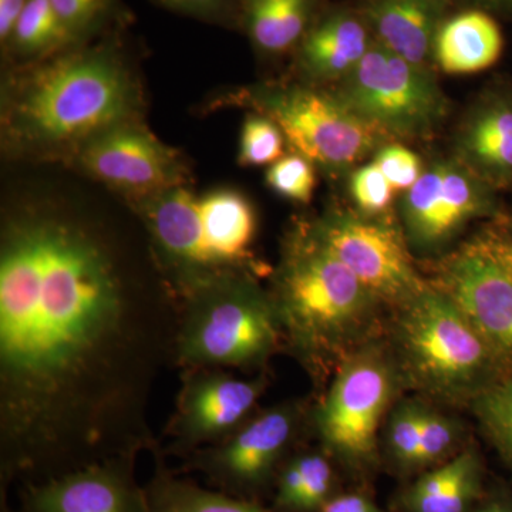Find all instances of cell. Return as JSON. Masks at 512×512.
Segmentation results:
<instances>
[{
  "mask_svg": "<svg viewBox=\"0 0 512 512\" xmlns=\"http://www.w3.org/2000/svg\"><path fill=\"white\" fill-rule=\"evenodd\" d=\"M394 340L404 376L427 393L474 399L494 383L500 353L437 286L399 306Z\"/></svg>",
  "mask_w": 512,
  "mask_h": 512,
  "instance_id": "obj_5",
  "label": "cell"
},
{
  "mask_svg": "<svg viewBox=\"0 0 512 512\" xmlns=\"http://www.w3.org/2000/svg\"><path fill=\"white\" fill-rule=\"evenodd\" d=\"M76 153L84 173L128 201L187 183L183 158L137 120L107 128Z\"/></svg>",
  "mask_w": 512,
  "mask_h": 512,
  "instance_id": "obj_13",
  "label": "cell"
},
{
  "mask_svg": "<svg viewBox=\"0 0 512 512\" xmlns=\"http://www.w3.org/2000/svg\"><path fill=\"white\" fill-rule=\"evenodd\" d=\"M57 18L76 45L123 19L119 0H50Z\"/></svg>",
  "mask_w": 512,
  "mask_h": 512,
  "instance_id": "obj_27",
  "label": "cell"
},
{
  "mask_svg": "<svg viewBox=\"0 0 512 512\" xmlns=\"http://www.w3.org/2000/svg\"><path fill=\"white\" fill-rule=\"evenodd\" d=\"M156 470L146 487L150 512H272L258 501L207 490L175 476L156 453Z\"/></svg>",
  "mask_w": 512,
  "mask_h": 512,
  "instance_id": "obj_24",
  "label": "cell"
},
{
  "mask_svg": "<svg viewBox=\"0 0 512 512\" xmlns=\"http://www.w3.org/2000/svg\"><path fill=\"white\" fill-rule=\"evenodd\" d=\"M266 184L286 200L308 204L316 187L315 165L301 154H285L269 165Z\"/></svg>",
  "mask_w": 512,
  "mask_h": 512,
  "instance_id": "obj_31",
  "label": "cell"
},
{
  "mask_svg": "<svg viewBox=\"0 0 512 512\" xmlns=\"http://www.w3.org/2000/svg\"><path fill=\"white\" fill-rule=\"evenodd\" d=\"M474 410L485 433L512 470V376L495 380L474 397Z\"/></svg>",
  "mask_w": 512,
  "mask_h": 512,
  "instance_id": "obj_28",
  "label": "cell"
},
{
  "mask_svg": "<svg viewBox=\"0 0 512 512\" xmlns=\"http://www.w3.org/2000/svg\"><path fill=\"white\" fill-rule=\"evenodd\" d=\"M251 101L259 113L278 124L293 153L330 173L355 167L389 143L335 93L305 86H265L255 90Z\"/></svg>",
  "mask_w": 512,
  "mask_h": 512,
  "instance_id": "obj_9",
  "label": "cell"
},
{
  "mask_svg": "<svg viewBox=\"0 0 512 512\" xmlns=\"http://www.w3.org/2000/svg\"><path fill=\"white\" fill-rule=\"evenodd\" d=\"M424 404L406 400L397 404L387 424V453L394 471L403 476L416 474Z\"/></svg>",
  "mask_w": 512,
  "mask_h": 512,
  "instance_id": "obj_26",
  "label": "cell"
},
{
  "mask_svg": "<svg viewBox=\"0 0 512 512\" xmlns=\"http://www.w3.org/2000/svg\"><path fill=\"white\" fill-rule=\"evenodd\" d=\"M5 104L9 140L52 154L77 151L107 128L136 120L140 94L119 50L106 42L53 56L22 77Z\"/></svg>",
  "mask_w": 512,
  "mask_h": 512,
  "instance_id": "obj_2",
  "label": "cell"
},
{
  "mask_svg": "<svg viewBox=\"0 0 512 512\" xmlns=\"http://www.w3.org/2000/svg\"><path fill=\"white\" fill-rule=\"evenodd\" d=\"M319 512H383L365 491L338 493Z\"/></svg>",
  "mask_w": 512,
  "mask_h": 512,
  "instance_id": "obj_35",
  "label": "cell"
},
{
  "mask_svg": "<svg viewBox=\"0 0 512 512\" xmlns=\"http://www.w3.org/2000/svg\"><path fill=\"white\" fill-rule=\"evenodd\" d=\"M28 0H0V43L3 49L8 45L20 13Z\"/></svg>",
  "mask_w": 512,
  "mask_h": 512,
  "instance_id": "obj_36",
  "label": "cell"
},
{
  "mask_svg": "<svg viewBox=\"0 0 512 512\" xmlns=\"http://www.w3.org/2000/svg\"><path fill=\"white\" fill-rule=\"evenodd\" d=\"M468 5L478 9L498 10V12L512 13V0H463Z\"/></svg>",
  "mask_w": 512,
  "mask_h": 512,
  "instance_id": "obj_38",
  "label": "cell"
},
{
  "mask_svg": "<svg viewBox=\"0 0 512 512\" xmlns=\"http://www.w3.org/2000/svg\"><path fill=\"white\" fill-rule=\"evenodd\" d=\"M484 498V468L474 448L419 474L394 497L396 512H470Z\"/></svg>",
  "mask_w": 512,
  "mask_h": 512,
  "instance_id": "obj_20",
  "label": "cell"
},
{
  "mask_svg": "<svg viewBox=\"0 0 512 512\" xmlns=\"http://www.w3.org/2000/svg\"><path fill=\"white\" fill-rule=\"evenodd\" d=\"M306 229L380 302L399 308L426 286L414 269L403 232L380 217L332 210Z\"/></svg>",
  "mask_w": 512,
  "mask_h": 512,
  "instance_id": "obj_11",
  "label": "cell"
},
{
  "mask_svg": "<svg viewBox=\"0 0 512 512\" xmlns=\"http://www.w3.org/2000/svg\"><path fill=\"white\" fill-rule=\"evenodd\" d=\"M392 185L375 163L362 165L350 177V195L360 214L380 217L393 200Z\"/></svg>",
  "mask_w": 512,
  "mask_h": 512,
  "instance_id": "obj_32",
  "label": "cell"
},
{
  "mask_svg": "<svg viewBox=\"0 0 512 512\" xmlns=\"http://www.w3.org/2000/svg\"><path fill=\"white\" fill-rule=\"evenodd\" d=\"M185 376L170 433L174 450L184 454L237 430L266 387L264 377L239 379L222 369H190Z\"/></svg>",
  "mask_w": 512,
  "mask_h": 512,
  "instance_id": "obj_15",
  "label": "cell"
},
{
  "mask_svg": "<svg viewBox=\"0 0 512 512\" xmlns=\"http://www.w3.org/2000/svg\"><path fill=\"white\" fill-rule=\"evenodd\" d=\"M281 333L272 295L249 272L227 276L180 299L177 365L256 367L278 348Z\"/></svg>",
  "mask_w": 512,
  "mask_h": 512,
  "instance_id": "obj_6",
  "label": "cell"
},
{
  "mask_svg": "<svg viewBox=\"0 0 512 512\" xmlns=\"http://www.w3.org/2000/svg\"><path fill=\"white\" fill-rule=\"evenodd\" d=\"M180 301L144 295L99 229L28 208L0 241V478L37 483L154 448L148 403L177 365Z\"/></svg>",
  "mask_w": 512,
  "mask_h": 512,
  "instance_id": "obj_1",
  "label": "cell"
},
{
  "mask_svg": "<svg viewBox=\"0 0 512 512\" xmlns=\"http://www.w3.org/2000/svg\"><path fill=\"white\" fill-rule=\"evenodd\" d=\"M373 163L380 168L394 191L410 190L424 170L419 156L399 143H386L380 147Z\"/></svg>",
  "mask_w": 512,
  "mask_h": 512,
  "instance_id": "obj_33",
  "label": "cell"
},
{
  "mask_svg": "<svg viewBox=\"0 0 512 512\" xmlns=\"http://www.w3.org/2000/svg\"><path fill=\"white\" fill-rule=\"evenodd\" d=\"M450 0H367L365 18L377 42L409 62L429 66Z\"/></svg>",
  "mask_w": 512,
  "mask_h": 512,
  "instance_id": "obj_19",
  "label": "cell"
},
{
  "mask_svg": "<svg viewBox=\"0 0 512 512\" xmlns=\"http://www.w3.org/2000/svg\"><path fill=\"white\" fill-rule=\"evenodd\" d=\"M500 26L481 9L444 20L433 47V62L448 74H471L493 66L503 52Z\"/></svg>",
  "mask_w": 512,
  "mask_h": 512,
  "instance_id": "obj_21",
  "label": "cell"
},
{
  "mask_svg": "<svg viewBox=\"0 0 512 512\" xmlns=\"http://www.w3.org/2000/svg\"><path fill=\"white\" fill-rule=\"evenodd\" d=\"M494 248L497 249L498 254H500L501 258L507 262L508 265L512 268V231L511 237L508 241L503 242H493Z\"/></svg>",
  "mask_w": 512,
  "mask_h": 512,
  "instance_id": "obj_39",
  "label": "cell"
},
{
  "mask_svg": "<svg viewBox=\"0 0 512 512\" xmlns=\"http://www.w3.org/2000/svg\"><path fill=\"white\" fill-rule=\"evenodd\" d=\"M285 136L265 114L248 116L239 137L238 163L242 167L272 165L285 156Z\"/></svg>",
  "mask_w": 512,
  "mask_h": 512,
  "instance_id": "obj_29",
  "label": "cell"
},
{
  "mask_svg": "<svg viewBox=\"0 0 512 512\" xmlns=\"http://www.w3.org/2000/svg\"><path fill=\"white\" fill-rule=\"evenodd\" d=\"M298 424L295 404L271 407L245 420L225 439L192 451L187 468L200 471L222 493L256 501L275 485Z\"/></svg>",
  "mask_w": 512,
  "mask_h": 512,
  "instance_id": "obj_12",
  "label": "cell"
},
{
  "mask_svg": "<svg viewBox=\"0 0 512 512\" xmlns=\"http://www.w3.org/2000/svg\"><path fill=\"white\" fill-rule=\"evenodd\" d=\"M161 8L221 26H241V0H151Z\"/></svg>",
  "mask_w": 512,
  "mask_h": 512,
  "instance_id": "obj_34",
  "label": "cell"
},
{
  "mask_svg": "<svg viewBox=\"0 0 512 512\" xmlns=\"http://www.w3.org/2000/svg\"><path fill=\"white\" fill-rule=\"evenodd\" d=\"M460 437L461 429L456 420L424 407L423 429L416 458L417 476L456 456Z\"/></svg>",
  "mask_w": 512,
  "mask_h": 512,
  "instance_id": "obj_30",
  "label": "cell"
},
{
  "mask_svg": "<svg viewBox=\"0 0 512 512\" xmlns=\"http://www.w3.org/2000/svg\"><path fill=\"white\" fill-rule=\"evenodd\" d=\"M387 138H426L446 119L448 101L429 66L409 62L373 40L335 92Z\"/></svg>",
  "mask_w": 512,
  "mask_h": 512,
  "instance_id": "obj_8",
  "label": "cell"
},
{
  "mask_svg": "<svg viewBox=\"0 0 512 512\" xmlns=\"http://www.w3.org/2000/svg\"><path fill=\"white\" fill-rule=\"evenodd\" d=\"M470 512H512V501L504 497L483 498Z\"/></svg>",
  "mask_w": 512,
  "mask_h": 512,
  "instance_id": "obj_37",
  "label": "cell"
},
{
  "mask_svg": "<svg viewBox=\"0 0 512 512\" xmlns=\"http://www.w3.org/2000/svg\"><path fill=\"white\" fill-rule=\"evenodd\" d=\"M76 46L50 0H28L5 49L23 59H45Z\"/></svg>",
  "mask_w": 512,
  "mask_h": 512,
  "instance_id": "obj_25",
  "label": "cell"
},
{
  "mask_svg": "<svg viewBox=\"0 0 512 512\" xmlns=\"http://www.w3.org/2000/svg\"><path fill=\"white\" fill-rule=\"evenodd\" d=\"M399 208L410 251L439 255L471 222L493 214L494 188L456 157L439 158L403 192Z\"/></svg>",
  "mask_w": 512,
  "mask_h": 512,
  "instance_id": "obj_10",
  "label": "cell"
},
{
  "mask_svg": "<svg viewBox=\"0 0 512 512\" xmlns=\"http://www.w3.org/2000/svg\"><path fill=\"white\" fill-rule=\"evenodd\" d=\"M318 6L319 0H241V26L256 52L285 55L318 18Z\"/></svg>",
  "mask_w": 512,
  "mask_h": 512,
  "instance_id": "obj_22",
  "label": "cell"
},
{
  "mask_svg": "<svg viewBox=\"0 0 512 512\" xmlns=\"http://www.w3.org/2000/svg\"><path fill=\"white\" fill-rule=\"evenodd\" d=\"M130 204L178 301L218 279L247 274L258 217L241 191L221 187L197 194L178 185Z\"/></svg>",
  "mask_w": 512,
  "mask_h": 512,
  "instance_id": "obj_3",
  "label": "cell"
},
{
  "mask_svg": "<svg viewBox=\"0 0 512 512\" xmlns=\"http://www.w3.org/2000/svg\"><path fill=\"white\" fill-rule=\"evenodd\" d=\"M271 295L282 333L313 370L353 349L380 302L306 228L289 241Z\"/></svg>",
  "mask_w": 512,
  "mask_h": 512,
  "instance_id": "obj_4",
  "label": "cell"
},
{
  "mask_svg": "<svg viewBox=\"0 0 512 512\" xmlns=\"http://www.w3.org/2000/svg\"><path fill=\"white\" fill-rule=\"evenodd\" d=\"M369 30L365 18L352 10L319 15L296 47L299 70L312 83L342 82L372 46Z\"/></svg>",
  "mask_w": 512,
  "mask_h": 512,
  "instance_id": "obj_18",
  "label": "cell"
},
{
  "mask_svg": "<svg viewBox=\"0 0 512 512\" xmlns=\"http://www.w3.org/2000/svg\"><path fill=\"white\" fill-rule=\"evenodd\" d=\"M332 458L323 451L296 454L285 461L275 481L276 512H319L338 491Z\"/></svg>",
  "mask_w": 512,
  "mask_h": 512,
  "instance_id": "obj_23",
  "label": "cell"
},
{
  "mask_svg": "<svg viewBox=\"0 0 512 512\" xmlns=\"http://www.w3.org/2000/svg\"><path fill=\"white\" fill-rule=\"evenodd\" d=\"M136 457H116L22 485L18 507L3 512H150L134 477Z\"/></svg>",
  "mask_w": 512,
  "mask_h": 512,
  "instance_id": "obj_16",
  "label": "cell"
},
{
  "mask_svg": "<svg viewBox=\"0 0 512 512\" xmlns=\"http://www.w3.org/2000/svg\"><path fill=\"white\" fill-rule=\"evenodd\" d=\"M436 286L500 355L512 356V268L493 242L468 245L450 256Z\"/></svg>",
  "mask_w": 512,
  "mask_h": 512,
  "instance_id": "obj_14",
  "label": "cell"
},
{
  "mask_svg": "<svg viewBox=\"0 0 512 512\" xmlns=\"http://www.w3.org/2000/svg\"><path fill=\"white\" fill-rule=\"evenodd\" d=\"M399 372L377 345L353 349L315 413L325 453L353 476L363 478L379 466L377 433L392 404Z\"/></svg>",
  "mask_w": 512,
  "mask_h": 512,
  "instance_id": "obj_7",
  "label": "cell"
},
{
  "mask_svg": "<svg viewBox=\"0 0 512 512\" xmlns=\"http://www.w3.org/2000/svg\"><path fill=\"white\" fill-rule=\"evenodd\" d=\"M454 157L493 188L512 183V97L488 94L458 128Z\"/></svg>",
  "mask_w": 512,
  "mask_h": 512,
  "instance_id": "obj_17",
  "label": "cell"
}]
</instances>
